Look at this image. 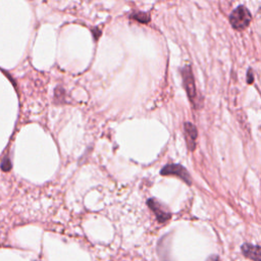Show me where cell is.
Masks as SVG:
<instances>
[{"instance_id": "1", "label": "cell", "mask_w": 261, "mask_h": 261, "mask_svg": "<svg viewBox=\"0 0 261 261\" xmlns=\"http://www.w3.org/2000/svg\"><path fill=\"white\" fill-rule=\"evenodd\" d=\"M251 21V13L247 7L241 5L236 8L229 15V22L236 30L242 31L248 27Z\"/></svg>"}, {"instance_id": "2", "label": "cell", "mask_w": 261, "mask_h": 261, "mask_svg": "<svg viewBox=\"0 0 261 261\" xmlns=\"http://www.w3.org/2000/svg\"><path fill=\"white\" fill-rule=\"evenodd\" d=\"M181 75H182L184 86H185V89H186L187 94L189 96V99L196 107V105H197V93H196L194 76H193L190 65H186L184 68H181Z\"/></svg>"}, {"instance_id": "3", "label": "cell", "mask_w": 261, "mask_h": 261, "mask_svg": "<svg viewBox=\"0 0 261 261\" xmlns=\"http://www.w3.org/2000/svg\"><path fill=\"white\" fill-rule=\"evenodd\" d=\"M162 175H176L179 176L188 185H191V176L187 169L179 164H167L165 165L160 172Z\"/></svg>"}, {"instance_id": "4", "label": "cell", "mask_w": 261, "mask_h": 261, "mask_svg": "<svg viewBox=\"0 0 261 261\" xmlns=\"http://www.w3.org/2000/svg\"><path fill=\"white\" fill-rule=\"evenodd\" d=\"M147 204L150 207V209L155 213L156 218L159 222H164L171 217V214L168 212V210L157 200L149 199Z\"/></svg>"}, {"instance_id": "5", "label": "cell", "mask_w": 261, "mask_h": 261, "mask_svg": "<svg viewBox=\"0 0 261 261\" xmlns=\"http://www.w3.org/2000/svg\"><path fill=\"white\" fill-rule=\"evenodd\" d=\"M197 135H198V133H197L196 126L191 122H186L185 123V136H186L188 148L191 151H193L196 147Z\"/></svg>"}, {"instance_id": "6", "label": "cell", "mask_w": 261, "mask_h": 261, "mask_svg": "<svg viewBox=\"0 0 261 261\" xmlns=\"http://www.w3.org/2000/svg\"><path fill=\"white\" fill-rule=\"evenodd\" d=\"M242 252L247 257L254 261H260V248L259 246H255L252 244H244L242 246Z\"/></svg>"}, {"instance_id": "7", "label": "cell", "mask_w": 261, "mask_h": 261, "mask_svg": "<svg viewBox=\"0 0 261 261\" xmlns=\"http://www.w3.org/2000/svg\"><path fill=\"white\" fill-rule=\"evenodd\" d=\"M129 17L133 18V19H136V20H138L140 22H143V23H147L150 20L149 14H147L145 12H137V13L132 14Z\"/></svg>"}, {"instance_id": "8", "label": "cell", "mask_w": 261, "mask_h": 261, "mask_svg": "<svg viewBox=\"0 0 261 261\" xmlns=\"http://www.w3.org/2000/svg\"><path fill=\"white\" fill-rule=\"evenodd\" d=\"M247 81H248V83H249V84H252V83H253V81H254V74L252 73V71H251V70H249V71H248V79H247Z\"/></svg>"}, {"instance_id": "9", "label": "cell", "mask_w": 261, "mask_h": 261, "mask_svg": "<svg viewBox=\"0 0 261 261\" xmlns=\"http://www.w3.org/2000/svg\"><path fill=\"white\" fill-rule=\"evenodd\" d=\"M207 261H219V258L216 255H212L207 259Z\"/></svg>"}]
</instances>
